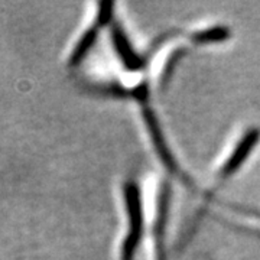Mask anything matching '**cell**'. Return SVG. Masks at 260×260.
Returning <instances> with one entry per match:
<instances>
[{"label":"cell","mask_w":260,"mask_h":260,"mask_svg":"<svg viewBox=\"0 0 260 260\" xmlns=\"http://www.w3.org/2000/svg\"><path fill=\"white\" fill-rule=\"evenodd\" d=\"M260 140V129L251 127L247 129L239 140L229 149L227 153L220 160V164L215 167L214 171V184L218 186L221 182H225L229 178H232L244 164V160L250 156L253 149Z\"/></svg>","instance_id":"cell-1"},{"label":"cell","mask_w":260,"mask_h":260,"mask_svg":"<svg viewBox=\"0 0 260 260\" xmlns=\"http://www.w3.org/2000/svg\"><path fill=\"white\" fill-rule=\"evenodd\" d=\"M113 18V5L112 3H100L99 10H95L93 16L90 18V22L85 28L81 30L80 37L75 39L74 45L70 51V58L68 61L71 64H78L84 55L87 54V51L93 47L94 41L97 35L100 34V29L107 25Z\"/></svg>","instance_id":"cell-2"},{"label":"cell","mask_w":260,"mask_h":260,"mask_svg":"<svg viewBox=\"0 0 260 260\" xmlns=\"http://www.w3.org/2000/svg\"><path fill=\"white\" fill-rule=\"evenodd\" d=\"M230 218L234 223L240 224L244 229H250L253 232L259 233L260 234V213L256 211H249V210H242L237 207H232L229 210Z\"/></svg>","instance_id":"cell-3"}]
</instances>
